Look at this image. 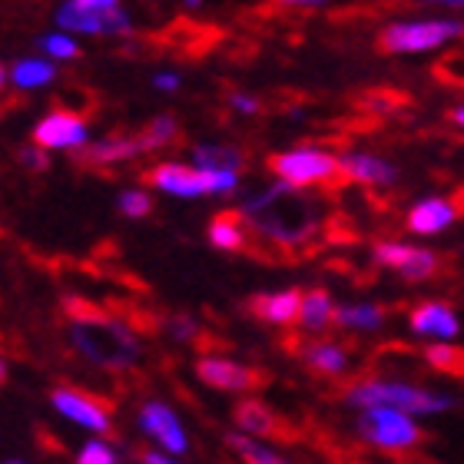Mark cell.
Masks as SVG:
<instances>
[{"label": "cell", "instance_id": "cell-10", "mask_svg": "<svg viewBox=\"0 0 464 464\" xmlns=\"http://www.w3.org/2000/svg\"><path fill=\"white\" fill-rule=\"evenodd\" d=\"M140 425H143L146 435L156 438L169 455H183L186 448H189V441H186V435H183V425H179V418H176L166 405H160V401L143 405V411H140Z\"/></svg>", "mask_w": 464, "mask_h": 464}, {"label": "cell", "instance_id": "cell-28", "mask_svg": "<svg viewBox=\"0 0 464 464\" xmlns=\"http://www.w3.org/2000/svg\"><path fill=\"white\" fill-rule=\"evenodd\" d=\"M428 362L441 372H451V375H461L464 372V352L461 348H428Z\"/></svg>", "mask_w": 464, "mask_h": 464}, {"label": "cell", "instance_id": "cell-15", "mask_svg": "<svg viewBox=\"0 0 464 464\" xmlns=\"http://www.w3.org/2000/svg\"><path fill=\"white\" fill-rule=\"evenodd\" d=\"M342 173L355 183H368V186H392L398 179L395 166L378 160V156H365V153H348L342 156Z\"/></svg>", "mask_w": 464, "mask_h": 464}, {"label": "cell", "instance_id": "cell-3", "mask_svg": "<svg viewBox=\"0 0 464 464\" xmlns=\"http://www.w3.org/2000/svg\"><path fill=\"white\" fill-rule=\"evenodd\" d=\"M348 401L358 408L392 405L408 411V415H435V411L448 408V398L431 395V392L415 385H395V382H362V385L348 388Z\"/></svg>", "mask_w": 464, "mask_h": 464}, {"label": "cell", "instance_id": "cell-19", "mask_svg": "<svg viewBox=\"0 0 464 464\" xmlns=\"http://www.w3.org/2000/svg\"><path fill=\"white\" fill-rule=\"evenodd\" d=\"M236 425L246 435H276L279 431V418H276V411H269V408L262 405V401H242L236 408Z\"/></svg>", "mask_w": 464, "mask_h": 464}, {"label": "cell", "instance_id": "cell-39", "mask_svg": "<svg viewBox=\"0 0 464 464\" xmlns=\"http://www.w3.org/2000/svg\"><path fill=\"white\" fill-rule=\"evenodd\" d=\"M143 461L163 464V461H169V455H160V451H146V455H143Z\"/></svg>", "mask_w": 464, "mask_h": 464}, {"label": "cell", "instance_id": "cell-25", "mask_svg": "<svg viewBox=\"0 0 464 464\" xmlns=\"http://www.w3.org/2000/svg\"><path fill=\"white\" fill-rule=\"evenodd\" d=\"M53 63H47V60H20L17 67H14V83L24 90L30 87H44V83H50L53 80Z\"/></svg>", "mask_w": 464, "mask_h": 464}, {"label": "cell", "instance_id": "cell-4", "mask_svg": "<svg viewBox=\"0 0 464 464\" xmlns=\"http://www.w3.org/2000/svg\"><path fill=\"white\" fill-rule=\"evenodd\" d=\"M358 428H362V435H365L372 445L388 448V451H405V448H415L418 441H421V431L411 425V415L392 405L365 408Z\"/></svg>", "mask_w": 464, "mask_h": 464}, {"label": "cell", "instance_id": "cell-24", "mask_svg": "<svg viewBox=\"0 0 464 464\" xmlns=\"http://www.w3.org/2000/svg\"><path fill=\"white\" fill-rule=\"evenodd\" d=\"M335 322H339L342 329H378L385 322V315L375 305H342L335 312Z\"/></svg>", "mask_w": 464, "mask_h": 464}, {"label": "cell", "instance_id": "cell-18", "mask_svg": "<svg viewBox=\"0 0 464 464\" xmlns=\"http://www.w3.org/2000/svg\"><path fill=\"white\" fill-rule=\"evenodd\" d=\"M252 312L259 315L262 322H272V325H285V322L299 319L302 312V292H269V295H259L252 302Z\"/></svg>", "mask_w": 464, "mask_h": 464}, {"label": "cell", "instance_id": "cell-30", "mask_svg": "<svg viewBox=\"0 0 464 464\" xmlns=\"http://www.w3.org/2000/svg\"><path fill=\"white\" fill-rule=\"evenodd\" d=\"M150 196L143 193V189H130V193L120 196V209H123V216H130V219H140V216L150 213Z\"/></svg>", "mask_w": 464, "mask_h": 464}, {"label": "cell", "instance_id": "cell-6", "mask_svg": "<svg viewBox=\"0 0 464 464\" xmlns=\"http://www.w3.org/2000/svg\"><path fill=\"white\" fill-rule=\"evenodd\" d=\"M272 173L289 179L295 186H312V183H329L342 173V160L322 150H292V153H279L269 160ZM348 179V176H345Z\"/></svg>", "mask_w": 464, "mask_h": 464}, {"label": "cell", "instance_id": "cell-36", "mask_svg": "<svg viewBox=\"0 0 464 464\" xmlns=\"http://www.w3.org/2000/svg\"><path fill=\"white\" fill-rule=\"evenodd\" d=\"M153 83L160 90H176V87H179V77H173V73H160V77H156Z\"/></svg>", "mask_w": 464, "mask_h": 464}, {"label": "cell", "instance_id": "cell-17", "mask_svg": "<svg viewBox=\"0 0 464 464\" xmlns=\"http://www.w3.org/2000/svg\"><path fill=\"white\" fill-rule=\"evenodd\" d=\"M455 223V206L448 199H421V203L408 213V229L418 236H435Z\"/></svg>", "mask_w": 464, "mask_h": 464}, {"label": "cell", "instance_id": "cell-42", "mask_svg": "<svg viewBox=\"0 0 464 464\" xmlns=\"http://www.w3.org/2000/svg\"><path fill=\"white\" fill-rule=\"evenodd\" d=\"M186 4H189V7H199V4H203V0H186Z\"/></svg>", "mask_w": 464, "mask_h": 464}, {"label": "cell", "instance_id": "cell-35", "mask_svg": "<svg viewBox=\"0 0 464 464\" xmlns=\"http://www.w3.org/2000/svg\"><path fill=\"white\" fill-rule=\"evenodd\" d=\"M229 103L236 110H239V113H256V110H259V103H256V100H252V97H242V93H232Z\"/></svg>", "mask_w": 464, "mask_h": 464}, {"label": "cell", "instance_id": "cell-11", "mask_svg": "<svg viewBox=\"0 0 464 464\" xmlns=\"http://www.w3.org/2000/svg\"><path fill=\"white\" fill-rule=\"evenodd\" d=\"M53 408H57L60 415H67L70 421L90 428V431H110L107 408L100 405V401H93V398L73 392V388H60V392H53Z\"/></svg>", "mask_w": 464, "mask_h": 464}, {"label": "cell", "instance_id": "cell-32", "mask_svg": "<svg viewBox=\"0 0 464 464\" xmlns=\"http://www.w3.org/2000/svg\"><path fill=\"white\" fill-rule=\"evenodd\" d=\"M80 461L83 464H113L116 455H113V448L103 445V441H90V445H83V451H80Z\"/></svg>", "mask_w": 464, "mask_h": 464}, {"label": "cell", "instance_id": "cell-41", "mask_svg": "<svg viewBox=\"0 0 464 464\" xmlns=\"http://www.w3.org/2000/svg\"><path fill=\"white\" fill-rule=\"evenodd\" d=\"M455 123H461V126H464V107H458V110H455Z\"/></svg>", "mask_w": 464, "mask_h": 464}, {"label": "cell", "instance_id": "cell-5", "mask_svg": "<svg viewBox=\"0 0 464 464\" xmlns=\"http://www.w3.org/2000/svg\"><path fill=\"white\" fill-rule=\"evenodd\" d=\"M464 24L458 20H415V24H395L385 30L382 47L392 53H418V50H435L451 37H461Z\"/></svg>", "mask_w": 464, "mask_h": 464}, {"label": "cell", "instance_id": "cell-40", "mask_svg": "<svg viewBox=\"0 0 464 464\" xmlns=\"http://www.w3.org/2000/svg\"><path fill=\"white\" fill-rule=\"evenodd\" d=\"M435 4H445V7H464V0H435Z\"/></svg>", "mask_w": 464, "mask_h": 464}, {"label": "cell", "instance_id": "cell-12", "mask_svg": "<svg viewBox=\"0 0 464 464\" xmlns=\"http://www.w3.org/2000/svg\"><path fill=\"white\" fill-rule=\"evenodd\" d=\"M150 183L169 196H183V199H196V196L209 193L206 173L199 169V166L189 169V166H179V163H163L150 173Z\"/></svg>", "mask_w": 464, "mask_h": 464}, {"label": "cell", "instance_id": "cell-37", "mask_svg": "<svg viewBox=\"0 0 464 464\" xmlns=\"http://www.w3.org/2000/svg\"><path fill=\"white\" fill-rule=\"evenodd\" d=\"M282 7H305V10H312V7H322L325 0H279Z\"/></svg>", "mask_w": 464, "mask_h": 464}, {"label": "cell", "instance_id": "cell-7", "mask_svg": "<svg viewBox=\"0 0 464 464\" xmlns=\"http://www.w3.org/2000/svg\"><path fill=\"white\" fill-rule=\"evenodd\" d=\"M57 24L63 30H80V34H130V17L120 7L97 10L80 0H70L60 7Z\"/></svg>", "mask_w": 464, "mask_h": 464}, {"label": "cell", "instance_id": "cell-22", "mask_svg": "<svg viewBox=\"0 0 464 464\" xmlns=\"http://www.w3.org/2000/svg\"><path fill=\"white\" fill-rule=\"evenodd\" d=\"M332 315H335V305H332L329 292L315 289V292H309V295L302 299L299 319H302V325H305L309 332H322L332 322Z\"/></svg>", "mask_w": 464, "mask_h": 464}, {"label": "cell", "instance_id": "cell-9", "mask_svg": "<svg viewBox=\"0 0 464 464\" xmlns=\"http://www.w3.org/2000/svg\"><path fill=\"white\" fill-rule=\"evenodd\" d=\"M87 123L73 113H50L34 130V140L47 150H77L87 143Z\"/></svg>", "mask_w": 464, "mask_h": 464}, {"label": "cell", "instance_id": "cell-20", "mask_svg": "<svg viewBox=\"0 0 464 464\" xmlns=\"http://www.w3.org/2000/svg\"><path fill=\"white\" fill-rule=\"evenodd\" d=\"M246 216L239 213H219L209 226V239L216 249H242L246 246Z\"/></svg>", "mask_w": 464, "mask_h": 464}, {"label": "cell", "instance_id": "cell-16", "mask_svg": "<svg viewBox=\"0 0 464 464\" xmlns=\"http://www.w3.org/2000/svg\"><path fill=\"white\" fill-rule=\"evenodd\" d=\"M411 329L418 335H431V339H455L458 335V319L455 312L441 305V302H428L411 312Z\"/></svg>", "mask_w": 464, "mask_h": 464}, {"label": "cell", "instance_id": "cell-23", "mask_svg": "<svg viewBox=\"0 0 464 464\" xmlns=\"http://www.w3.org/2000/svg\"><path fill=\"white\" fill-rule=\"evenodd\" d=\"M193 160L199 169H239L242 153L232 146H196Z\"/></svg>", "mask_w": 464, "mask_h": 464}, {"label": "cell", "instance_id": "cell-2", "mask_svg": "<svg viewBox=\"0 0 464 464\" xmlns=\"http://www.w3.org/2000/svg\"><path fill=\"white\" fill-rule=\"evenodd\" d=\"M73 342L103 368H130L136 362V339L126 325L110 319H77Z\"/></svg>", "mask_w": 464, "mask_h": 464}, {"label": "cell", "instance_id": "cell-31", "mask_svg": "<svg viewBox=\"0 0 464 464\" xmlns=\"http://www.w3.org/2000/svg\"><path fill=\"white\" fill-rule=\"evenodd\" d=\"M203 173H206V186H209V193H232V189L239 186L236 169H203Z\"/></svg>", "mask_w": 464, "mask_h": 464}, {"label": "cell", "instance_id": "cell-14", "mask_svg": "<svg viewBox=\"0 0 464 464\" xmlns=\"http://www.w3.org/2000/svg\"><path fill=\"white\" fill-rule=\"evenodd\" d=\"M146 153V143L143 136H107V140H100V143H90L80 156V163H90V166H103V163H123V160H133V156Z\"/></svg>", "mask_w": 464, "mask_h": 464}, {"label": "cell", "instance_id": "cell-29", "mask_svg": "<svg viewBox=\"0 0 464 464\" xmlns=\"http://www.w3.org/2000/svg\"><path fill=\"white\" fill-rule=\"evenodd\" d=\"M40 47L47 50L50 57H60V60L80 57V47L67 37V34H53V37H44V40H40Z\"/></svg>", "mask_w": 464, "mask_h": 464}, {"label": "cell", "instance_id": "cell-26", "mask_svg": "<svg viewBox=\"0 0 464 464\" xmlns=\"http://www.w3.org/2000/svg\"><path fill=\"white\" fill-rule=\"evenodd\" d=\"M229 441V448H236L246 461H252V464H279L282 458L276 455V451H269V448H262V445H256L252 438H246V431L242 435H229L226 438Z\"/></svg>", "mask_w": 464, "mask_h": 464}, {"label": "cell", "instance_id": "cell-27", "mask_svg": "<svg viewBox=\"0 0 464 464\" xmlns=\"http://www.w3.org/2000/svg\"><path fill=\"white\" fill-rule=\"evenodd\" d=\"M173 136H176V123L169 120V116H160V120H153V123L146 126V133H143L146 153H150V150H160V146H166Z\"/></svg>", "mask_w": 464, "mask_h": 464}, {"label": "cell", "instance_id": "cell-34", "mask_svg": "<svg viewBox=\"0 0 464 464\" xmlns=\"http://www.w3.org/2000/svg\"><path fill=\"white\" fill-rule=\"evenodd\" d=\"M169 332H173L176 339H193V335H196V322H189V319H173V322H169Z\"/></svg>", "mask_w": 464, "mask_h": 464}, {"label": "cell", "instance_id": "cell-33", "mask_svg": "<svg viewBox=\"0 0 464 464\" xmlns=\"http://www.w3.org/2000/svg\"><path fill=\"white\" fill-rule=\"evenodd\" d=\"M44 150H47V146H44ZM44 150H37V146H24V150H20V163L27 166V169H47V153H44Z\"/></svg>", "mask_w": 464, "mask_h": 464}, {"label": "cell", "instance_id": "cell-1", "mask_svg": "<svg viewBox=\"0 0 464 464\" xmlns=\"http://www.w3.org/2000/svg\"><path fill=\"white\" fill-rule=\"evenodd\" d=\"M246 219L266 236L269 242L279 246H292L302 242L315 229V213L305 196H299V186L282 179L279 186H272L266 193L252 196L246 203Z\"/></svg>", "mask_w": 464, "mask_h": 464}, {"label": "cell", "instance_id": "cell-38", "mask_svg": "<svg viewBox=\"0 0 464 464\" xmlns=\"http://www.w3.org/2000/svg\"><path fill=\"white\" fill-rule=\"evenodd\" d=\"M80 4H87V7H97V10H110V7H116L120 0H80Z\"/></svg>", "mask_w": 464, "mask_h": 464}, {"label": "cell", "instance_id": "cell-21", "mask_svg": "<svg viewBox=\"0 0 464 464\" xmlns=\"http://www.w3.org/2000/svg\"><path fill=\"white\" fill-rule=\"evenodd\" d=\"M305 362L322 375H342L348 368V355L335 342H312V345H305Z\"/></svg>", "mask_w": 464, "mask_h": 464}, {"label": "cell", "instance_id": "cell-8", "mask_svg": "<svg viewBox=\"0 0 464 464\" xmlns=\"http://www.w3.org/2000/svg\"><path fill=\"white\" fill-rule=\"evenodd\" d=\"M375 259L388 269L401 272L408 279H428L438 269V256L415 246H401V242H382L375 249Z\"/></svg>", "mask_w": 464, "mask_h": 464}, {"label": "cell", "instance_id": "cell-13", "mask_svg": "<svg viewBox=\"0 0 464 464\" xmlns=\"http://www.w3.org/2000/svg\"><path fill=\"white\" fill-rule=\"evenodd\" d=\"M196 375L203 378L206 385L223 388V392H249L259 385L256 372H249L246 365H236L229 358H203L196 365Z\"/></svg>", "mask_w": 464, "mask_h": 464}]
</instances>
